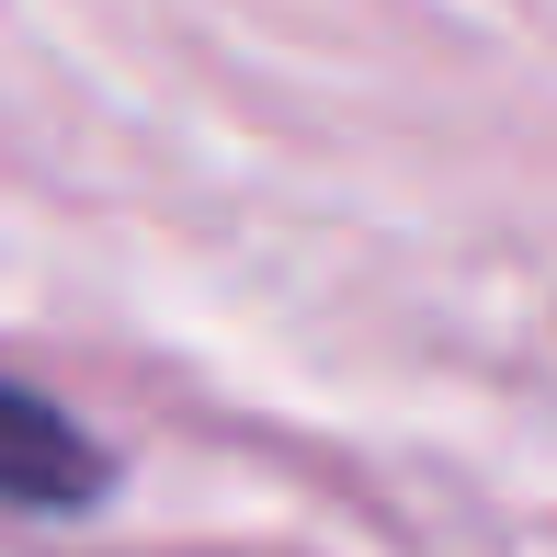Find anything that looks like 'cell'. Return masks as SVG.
<instances>
[{"label":"cell","mask_w":557,"mask_h":557,"mask_svg":"<svg viewBox=\"0 0 557 557\" xmlns=\"http://www.w3.org/2000/svg\"><path fill=\"white\" fill-rule=\"evenodd\" d=\"M91 490H103V444H91L58 398L0 375V500H23V512H81Z\"/></svg>","instance_id":"obj_1"}]
</instances>
